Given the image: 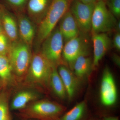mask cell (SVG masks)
Masks as SVG:
<instances>
[{
	"label": "cell",
	"mask_w": 120,
	"mask_h": 120,
	"mask_svg": "<svg viewBox=\"0 0 120 120\" xmlns=\"http://www.w3.org/2000/svg\"><path fill=\"white\" fill-rule=\"evenodd\" d=\"M67 107L47 99H37L19 110L18 115L26 120H59Z\"/></svg>",
	"instance_id": "obj_2"
},
{
	"label": "cell",
	"mask_w": 120,
	"mask_h": 120,
	"mask_svg": "<svg viewBox=\"0 0 120 120\" xmlns=\"http://www.w3.org/2000/svg\"><path fill=\"white\" fill-rule=\"evenodd\" d=\"M39 97L38 93L32 90H22L17 92L13 98L10 105V109L13 110L22 109L30 102L38 99Z\"/></svg>",
	"instance_id": "obj_16"
},
{
	"label": "cell",
	"mask_w": 120,
	"mask_h": 120,
	"mask_svg": "<svg viewBox=\"0 0 120 120\" xmlns=\"http://www.w3.org/2000/svg\"><path fill=\"white\" fill-rule=\"evenodd\" d=\"M0 80L4 88L17 84L13 75L10 61L6 55H0Z\"/></svg>",
	"instance_id": "obj_17"
},
{
	"label": "cell",
	"mask_w": 120,
	"mask_h": 120,
	"mask_svg": "<svg viewBox=\"0 0 120 120\" xmlns=\"http://www.w3.org/2000/svg\"><path fill=\"white\" fill-rule=\"evenodd\" d=\"M101 120H119L118 117L115 116H103Z\"/></svg>",
	"instance_id": "obj_26"
},
{
	"label": "cell",
	"mask_w": 120,
	"mask_h": 120,
	"mask_svg": "<svg viewBox=\"0 0 120 120\" xmlns=\"http://www.w3.org/2000/svg\"><path fill=\"white\" fill-rule=\"evenodd\" d=\"M60 20L58 27L65 42H67L80 34L76 21L69 9Z\"/></svg>",
	"instance_id": "obj_11"
},
{
	"label": "cell",
	"mask_w": 120,
	"mask_h": 120,
	"mask_svg": "<svg viewBox=\"0 0 120 120\" xmlns=\"http://www.w3.org/2000/svg\"></svg>",
	"instance_id": "obj_33"
},
{
	"label": "cell",
	"mask_w": 120,
	"mask_h": 120,
	"mask_svg": "<svg viewBox=\"0 0 120 120\" xmlns=\"http://www.w3.org/2000/svg\"><path fill=\"white\" fill-rule=\"evenodd\" d=\"M92 40L94 49L92 69H94L109 49L112 41L105 33L92 34Z\"/></svg>",
	"instance_id": "obj_10"
},
{
	"label": "cell",
	"mask_w": 120,
	"mask_h": 120,
	"mask_svg": "<svg viewBox=\"0 0 120 120\" xmlns=\"http://www.w3.org/2000/svg\"><path fill=\"white\" fill-rule=\"evenodd\" d=\"M10 94L5 90L0 92V120H12L9 104Z\"/></svg>",
	"instance_id": "obj_21"
},
{
	"label": "cell",
	"mask_w": 120,
	"mask_h": 120,
	"mask_svg": "<svg viewBox=\"0 0 120 120\" xmlns=\"http://www.w3.org/2000/svg\"><path fill=\"white\" fill-rule=\"evenodd\" d=\"M95 4H84L79 0H72V1L69 10L81 34H87L91 30L92 14Z\"/></svg>",
	"instance_id": "obj_8"
},
{
	"label": "cell",
	"mask_w": 120,
	"mask_h": 120,
	"mask_svg": "<svg viewBox=\"0 0 120 120\" xmlns=\"http://www.w3.org/2000/svg\"><path fill=\"white\" fill-rule=\"evenodd\" d=\"M107 1V0H96V2L99 1H103L106 2V1Z\"/></svg>",
	"instance_id": "obj_31"
},
{
	"label": "cell",
	"mask_w": 120,
	"mask_h": 120,
	"mask_svg": "<svg viewBox=\"0 0 120 120\" xmlns=\"http://www.w3.org/2000/svg\"><path fill=\"white\" fill-rule=\"evenodd\" d=\"M50 90L59 98L63 99L67 97L65 87L57 67H54L52 71L50 81Z\"/></svg>",
	"instance_id": "obj_20"
},
{
	"label": "cell",
	"mask_w": 120,
	"mask_h": 120,
	"mask_svg": "<svg viewBox=\"0 0 120 120\" xmlns=\"http://www.w3.org/2000/svg\"><path fill=\"white\" fill-rule=\"evenodd\" d=\"M4 88V86H3V84H2L1 81L0 80V91Z\"/></svg>",
	"instance_id": "obj_30"
},
{
	"label": "cell",
	"mask_w": 120,
	"mask_h": 120,
	"mask_svg": "<svg viewBox=\"0 0 120 120\" xmlns=\"http://www.w3.org/2000/svg\"><path fill=\"white\" fill-rule=\"evenodd\" d=\"M3 32H4V30H3V27H2L1 22L0 20V34H1V33Z\"/></svg>",
	"instance_id": "obj_29"
},
{
	"label": "cell",
	"mask_w": 120,
	"mask_h": 120,
	"mask_svg": "<svg viewBox=\"0 0 120 120\" xmlns=\"http://www.w3.org/2000/svg\"><path fill=\"white\" fill-rule=\"evenodd\" d=\"M12 7L17 10H22L27 4L28 0H6Z\"/></svg>",
	"instance_id": "obj_24"
},
{
	"label": "cell",
	"mask_w": 120,
	"mask_h": 120,
	"mask_svg": "<svg viewBox=\"0 0 120 120\" xmlns=\"http://www.w3.org/2000/svg\"><path fill=\"white\" fill-rule=\"evenodd\" d=\"M11 43L4 32L0 34V55L7 56Z\"/></svg>",
	"instance_id": "obj_22"
},
{
	"label": "cell",
	"mask_w": 120,
	"mask_h": 120,
	"mask_svg": "<svg viewBox=\"0 0 120 120\" xmlns=\"http://www.w3.org/2000/svg\"><path fill=\"white\" fill-rule=\"evenodd\" d=\"M32 54L30 47L21 39L11 42L7 56L17 84H21L26 77Z\"/></svg>",
	"instance_id": "obj_3"
},
{
	"label": "cell",
	"mask_w": 120,
	"mask_h": 120,
	"mask_svg": "<svg viewBox=\"0 0 120 120\" xmlns=\"http://www.w3.org/2000/svg\"><path fill=\"white\" fill-rule=\"evenodd\" d=\"M92 60L88 55L80 56L75 61L72 69L79 80L87 77L92 70Z\"/></svg>",
	"instance_id": "obj_18"
},
{
	"label": "cell",
	"mask_w": 120,
	"mask_h": 120,
	"mask_svg": "<svg viewBox=\"0 0 120 120\" xmlns=\"http://www.w3.org/2000/svg\"><path fill=\"white\" fill-rule=\"evenodd\" d=\"M79 36L66 42L62 51V57L67 66L72 69L75 60L82 55H88L89 43L85 35Z\"/></svg>",
	"instance_id": "obj_7"
},
{
	"label": "cell",
	"mask_w": 120,
	"mask_h": 120,
	"mask_svg": "<svg viewBox=\"0 0 120 120\" xmlns=\"http://www.w3.org/2000/svg\"><path fill=\"white\" fill-rule=\"evenodd\" d=\"M98 120V119H91V120Z\"/></svg>",
	"instance_id": "obj_32"
},
{
	"label": "cell",
	"mask_w": 120,
	"mask_h": 120,
	"mask_svg": "<svg viewBox=\"0 0 120 120\" xmlns=\"http://www.w3.org/2000/svg\"><path fill=\"white\" fill-rule=\"evenodd\" d=\"M117 90L113 75L109 67L104 69L101 80L100 99L105 107L113 106L117 101Z\"/></svg>",
	"instance_id": "obj_9"
},
{
	"label": "cell",
	"mask_w": 120,
	"mask_h": 120,
	"mask_svg": "<svg viewBox=\"0 0 120 120\" xmlns=\"http://www.w3.org/2000/svg\"><path fill=\"white\" fill-rule=\"evenodd\" d=\"M17 23L20 39L31 47L36 32L33 22L27 16L21 14L18 16Z\"/></svg>",
	"instance_id": "obj_13"
},
{
	"label": "cell",
	"mask_w": 120,
	"mask_h": 120,
	"mask_svg": "<svg viewBox=\"0 0 120 120\" xmlns=\"http://www.w3.org/2000/svg\"><path fill=\"white\" fill-rule=\"evenodd\" d=\"M72 0H52L44 18L39 23L37 39L41 43L56 28L57 24L69 10Z\"/></svg>",
	"instance_id": "obj_4"
},
{
	"label": "cell",
	"mask_w": 120,
	"mask_h": 120,
	"mask_svg": "<svg viewBox=\"0 0 120 120\" xmlns=\"http://www.w3.org/2000/svg\"><path fill=\"white\" fill-rule=\"evenodd\" d=\"M113 58L114 60V61L115 63L119 65L120 64V58H119V56L116 55H114L113 56Z\"/></svg>",
	"instance_id": "obj_28"
},
{
	"label": "cell",
	"mask_w": 120,
	"mask_h": 120,
	"mask_svg": "<svg viewBox=\"0 0 120 120\" xmlns=\"http://www.w3.org/2000/svg\"><path fill=\"white\" fill-rule=\"evenodd\" d=\"M54 67L41 52L35 53L32 54L28 72L21 84L48 93L50 90V76Z\"/></svg>",
	"instance_id": "obj_1"
},
{
	"label": "cell",
	"mask_w": 120,
	"mask_h": 120,
	"mask_svg": "<svg viewBox=\"0 0 120 120\" xmlns=\"http://www.w3.org/2000/svg\"><path fill=\"white\" fill-rule=\"evenodd\" d=\"M82 3L86 4H95L96 3V0H79Z\"/></svg>",
	"instance_id": "obj_27"
},
{
	"label": "cell",
	"mask_w": 120,
	"mask_h": 120,
	"mask_svg": "<svg viewBox=\"0 0 120 120\" xmlns=\"http://www.w3.org/2000/svg\"><path fill=\"white\" fill-rule=\"evenodd\" d=\"M64 41L58 27L42 42L41 52L53 66L57 68L61 65L67 66L62 57Z\"/></svg>",
	"instance_id": "obj_5"
},
{
	"label": "cell",
	"mask_w": 120,
	"mask_h": 120,
	"mask_svg": "<svg viewBox=\"0 0 120 120\" xmlns=\"http://www.w3.org/2000/svg\"><path fill=\"white\" fill-rule=\"evenodd\" d=\"M109 10L116 18L120 16V0H107Z\"/></svg>",
	"instance_id": "obj_23"
},
{
	"label": "cell",
	"mask_w": 120,
	"mask_h": 120,
	"mask_svg": "<svg viewBox=\"0 0 120 120\" xmlns=\"http://www.w3.org/2000/svg\"><path fill=\"white\" fill-rule=\"evenodd\" d=\"M113 43L114 47L116 49L120 50V33L117 32L114 36Z\"/></svg>",
	"instance_id": "obj_25"
},
{
	"label": "cell",
	"mask_w": 120,
	"mask_h": 120,
	"mask_svg": "<svg viewBox=\"0 0 120 120\" xmlns=\"http://www.w3.org/2000/svg\"><path fill=\"white\" fill-rule=\"evenodd\" d=\"M57 68L58 73L65 87L67 97L69 100H71L76 93L79 80L67 65H61Z\"/></svg>",
	"instance_id": "obj_12"
},
{
	"label": "cell",
	"mask_w": 120,
	"mask_h": 120,
	"mask_svg": "<svg viewBox=\"0 0 120 120\" xmlns=\"http://www.w3.org/2000/svg\"><path fill=\"white\" fill-rule=\"evenodd\" d=\"M52 0H28L27 11L31 20L39 23L45 15Z\"/></svg>",
	"instance_id": "obj_14"
},
{
	"label": "cell",
	"mask_w": 120,
	"mask_h": 120,
	"mask_svg": "<svg viewBox=\"0 0 120 120\" xmlns=\"http://www.w3.org/2000/svg\"><path fill=\"white\" fill-rule=\"evenodd\" d=\"M0 20L4 31L11 42L19 39V30L17 22L11 14L0 9Z\"/></svg>",
	"instance_id": "obj_15"
},
{
	"label": "cell",
	"mask_w": 120,
	"mask_h": 120,
	"mask_svg": "<svg viewBox=\"0 0 120 120\" xmlns=\"http://www.w3.org/2000/svg\"><path fill=\"white\" fill-rule=\"evenodd\" d=\"M88 115L86 102L83 101L77 103L68 112H65L59 120H87Z\"/></svg>",
	"instance_id": "obj_19"
},
{
	"label": "cell",
	"mask_w": 120,
	"mask_h": 120,
	"mask_svg": "<svg viewBox=\"0 0 120 120\" xmlns=\"http://www.w3.org/2000/svg\"><path fill=\"white\" fill-rule=\"evenodd\" d=\"M116 19L107 8L106 2L97 1L92 14L91 31L92 34L111 32L116 30Z\"/></svg>",
	"instance_id": "obj_6"
}]
</instances>
